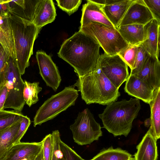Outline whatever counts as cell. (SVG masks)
I'll return each instance as SVG.
<instances>
[{
	"label": "cell",
	"mask_w": 160,
	"mask_h": 160,
	"mask_svg": "<svg viewBox=\"0 0 160 160\" xmlns=\"http://www.w3.org/2000/svg\"><path fill=\"white\" fill-rule=\"evenodd\" d=\"M100 47L93 38L79 30L63 42L58 54L74 68L78 76H81L95 69L100 56Z\"/></svg>",
	"instance_id": "6da1fadb"
},
{
	"label": "cell",
	"mask_w": 160,
	"mask_h": 160,
	"mask_svg": "<svg viewBox=\"0 0 160 160\" xmlns=\"http://www.w3.org/2000/svg\"><path fill=\"white\" fill-rule=\"evenodd\" d=\"M78 77L74 86L77 87L82 99L87 104L107 105L116 101L120 96L118 89L96 66L92 72Z\"/></svg>",
	"instance_id": "7a4b0ae2"
},
{
	"label": "cell",
	"mask_w": 160,
	"mask_h": 160,
	"mask_svg": "<svg viewBox=\"0 0 160 160\" xmlns=\"http://www.w3.org/2000/svg\"><path fill=\"white\" fill-rule=\"evenodd\" d=\"M141 108L139 99L131 98L128 100L124 99L112 102L98 116L103 128L114 137L122 135L127 137Z\"/></svg>",
	"instance_id": "3957f363"
},
{
	"label": "cell",
	"mask_w": 160,
	"mask_h": 160,
	"mask_svg": "<svg viewBox=\"0 0 160 160\" xmlns=\"http://www.w3.org/2000/svg\"><path fill=\"white\" fill-rule=\"evenodd\" d=\"M9 17L14 41V62L22 75L29 66L34 42L41 28L37 27L33 22L13 14L10 13Z\"/></svg>",
	"instance_id": "277c9868"
},
{
	"label": "cell",
	"mask_w": 160,
	"mask_h": 160,
	"mask_svg": "<svg viewBox=\"0 0 160 160\" xmlns=\"http://www.w3.org/2000/svg\"><path fill=\"white\" fill-rule=\"evenodd\" d=\"M78 91L74 86L65 87L61 91L45 101L37 111L33 119V126L41 125L52 120L62 112L75 105Z\"/></svg>",
	"instance_id": "5b68a950"
},
{
	"label": "cell",
	"mask_w": 160,
	"mask_h": 160,
	"mask_svg": "<svg viewBox=\"0 0 160 160\" xmlns=\"http://www.w3.org/2000/svg\"><path fill=\"white\" fill-rule=\"evenodd\" d=\"M79 30L93 38L109 55L118 54L129 45L114 27L92 22L80 27Z\"/></svg>",
	"instance_id": "8992f818"
},
{
	"label": "cell",
	"mask_w": 160,
	"mask_h": 160,
	"mask_svg": "<svg viewBox=\"0 0 160 160\" xmlns=\"http://www.w3.org/2000/svg\"><path fill=\"white\" fill-rule=\"evenodd\" d=\"M101 128L88 108L79 113L74 122L70 127L74 142L82 146L98 140L102 135Z\"/></svg>",
	"instance_id": "52a82bcc"
},
{
	"label": "cell",
	"mask_w": 160,
	"mask_h": 160,
	"mask_svg": "<svg viewBox=\"0 0 160 160\" xmlns=\"http://www.w3.org/2000/svg\"><path fill=\"white\" fill-rule=\"evenodd\" d=\"M5 78L8 94L4 109L10 108L21 112L25 104L23 96L24 82L11 57L9 59Z\"/></svg>",
	"instance_id": "ba28073f"
},
{
	"label": "cell",
	"mask_w": 160,
	"mask_h": 160,
	"mask_svg": "<svg viewBox=\"0 0 160 160\" xmlns=\"http://www.w3.org/2000/svg\"><path fill=\"white\" fill-rule=\"evenodd\" d=\"M96 66L117 88L129 76L128 66L118 54L110 56L100 55Z\"/></svg>",
	"instance_id": "9c48e42d"
},
{
	"label": "cell",
	"mask_w": 160,
	"mask_h": 160,
	"mask_svg": "<svg viewBox=\"0 0 160 160\" xmlns=\"http://www.w3.org/2000/svg\"><path fill=\"white\" fill-rule=\"evenodd\" d=\"M36 58L39 73L47 85L56 91L60 85L61 78L59 70L51 57L45 52L38 51Z\"/></svg>",
	"instance_id": "30bf717a"
},
{
	"label": "cell",
	"mask_w": 160,
	"mask_h": 160,
	"mask_svg": "<svg viewBox=\"0 0 160 160\" xmlns=\"http://www.w3.org/2000/svg\"><path fill=\"white\" fill-rule=\"evenodd\" d=\"M153 19L143 0H134L128 8L119 27L132 24L144 25Z\"/></svg>",
	"instance_id": "8fae6325"
},
{
	"label": "cell",
	"mask_w": 160,
	"mask_h": 160,
	"mask_svg": "<svg viewBox=\"0 0 160 160\" xmlns=\"http://www.w3.org/2000/svg\"><path fill=\"white\" fill-rule=\"evenodd\" d=\"M134 75L153 90L160 87V62L159 59L149 54L141 70Z\"/></svg>",
	"instance_id": "7c38bea8"
},
{
	"label": "cell",
	"mask_w": 160,
	"mask_h": 160,
	"mask_svg": "<svg viewBox=\"0 0 160 160\" xmlns=\"http://www.w3.org/2000/svg\"><path fill=\"white\" fill-rule=\"evenodd\" d=\"M160 23L153 19L144 26V40L142 42L151 56L159 58Z\"/></svg>",
	"instance_id": "4fadbf2b"
},
{
	"label": "cell",
	"mask_w": 160,
	"mask_h": 160,
	"mask_svg": "<svg viewBox=\"0 0 160 160\" xmlns=\"http://www.w3.org/2000/svg\"><path fill=\"white\" fill-rule=\"evenodd\" d=\"M124 90L129 95L148 104L151 100L154 90L134 75L131 74L126 81Z\"/></svg>",
	"instance_id": "5bb4252c"
},
{
	"label": "cell",
	"mask_w": 160,
	"mask_h": 160,
	"mask_svg": "<svg viewBox=\"0 0 160 160\" xmlns=\"http://www.w3.org/2000/svg\"><path fill=\"white\" fill-rule=\"evenodd\" d=\"M102 6L90 0H87V2L82 6L80 27H84L92 22L114 27L105 15L102 8Z\"/></svg>",
	"instance_id": "9a60e30c"
},
{
	"label": "cell",
	"mask_w": 160,
	"mask_h": 160,
	"mask_svg": "<svg viewBox=\"0 0 160 160\" xmlns=\"http://www.w3.org/2000/svg\"><path fill=\"white\" fill-rule=\"evenodd\" d=\"M57 15L54 3L52 0H39L35 11L33 23L42 28L52 22Z\"/></svg>",
	"instance_id": "2e32d148"
},
{
	"label": "cell",
	"mask_w": 160,
	"mask_h": 160,
	"mask_svg": "<svg viewBox=\"0 0 160 160\" xmlns=\"http://www.w3.org/2000/svg\"><path fill=\"white\" fill-rule=\"evenodd\" d=\"M42 141L39 142H21L13 145L3 160H20L38 154L42 148Z\"/></svg>",
	"instance_id": "e0dca14e"
},
{
	"label": "cell",
	"mask_w": 160,
	"mask_h": 160,
	"mask_svg": "<svg viewBox=\"0 0 160 160\" xmlns=\"http://www.w3.org/2000/svg\"><path fill=\"white\" fill-rule=\"evenodd\" d=\"M157 140L152 137L149 129L137 146L134 160H157L158 156Z\"/></svg>",
	"instance_id": "ac0fdd59"
},
{
	"label": "cell",
	"mask_w": 160,
	"mask_h": 160,
	"mask_svg": "<svg viewBox=\"0 0 160 160\" xmlns=\"http://www.w3.org/2000/svg\"><path fill=\"white\" fill-rule=\"evenodd\" d=\"M39 0H8L11 13L33 22L34 13Z\"/></svg>",
	"instance_id": "d6986e66"
},
{
	"label": "cell",
	"mask_w": 160,
	"mask_h": 160,
	"mask_svg": "<svg viewBox=\"0 0 160 160\" xmlns=\"http://www.w3.org/2000/svg\"><path fill=\"white\" fill-rule=\"evenodd\" d=\"M134 0H119L115 3L103 6V10L106 17L117 29L128 8Z\"/></svg>",
	"instance_id": "ffe728a7"
},
{
	"label": "cell",
	"mask_w": 160,
	"mask_h": 160,
	"mask_svg": "<svg viewBox=\"0 0 160 160\" xmlns=\"http://www.w3.org/2000/svg\"><path fill=\"white\" fill-rule=\"evenodd\" d=\"M148 104L151 109L149 129L151 135L157 141L160 138V87L154 90Z\"/></svg>",
	"instance_id": "44dd1931"
},
{
	"label": "cell",
	"mask_w": 160,
	"mask_h": 160,
	"mask_svg": "<svg viewBox=\"0 0 160 160\" xmlns=\"http://www.w3.org/2000/svg\"><path fill=\"white\" fill-rule=\"evenodd\" d=\"M144 26L129 24L120 26L117 29L128 45H137L143 41Z\"/></svg>",
	"instance_id": "7402d4cb"
},
{
	"label": "cell",
	"mask_w": 160,
	"mask_h": 160,
	"mask_svg": "<svg viewBox=\"0 0 160 160\" xmlns=\"http://www.w3.org/2000/svg\"><path fill=\"white\" fill-rule=\"evenodd\" d=\"M21 119L0 132V160H3L13 146L12 142L20 125Z\"/></svg>",
	"instance_id": "603a6c76"
},
{
	"label": "cell",
	"mask_w": 160,
	"mask_h": 160,
	"mask_svg": "<svg viewBox=\"0 0 160 160\" xmlns=\"http://www.w3.org/2000/svg\"><path fill=\"white\" fill-rule=\"evenodd\" d=\"M132 155L126 150L112 147L101 151L92 158L94 160H128Z\"/></svg>",
	"instance_id": "cb8c5ba5"
},
{
	"label": "cell",
	"mask_w": 160,
	"mask_h": 160,
	"mask_svg": "<svg viewBox=\"0 0 160 160\" xmlns=\"http://www.w3.org/2000/svg\"><path fill=\"white\" fill-rule=\"evenodd\" d=\"M24 82V100L25 104L30 107L39 101L38 94L42 90V88L39 86V82L31 83L26 80Z\"/></svg>",
	"instance_id": "d4e9b609"
},
{
	"label": "cell",
	"mask_w": 160,
	"mask_h": 160,
	"mask_svg": "<svg viewBox=\"0 0 160 160\" xmlns=\"http://www.w3.org/2000/svg\"><path fill=\"white\" fill-rule=\"evenodd\" d=\"M23 116L21 112L0 110V132L21 120Z\"/></svg>",
	"instance_id": "484cf974"
},
{
	"label": "cell",
	"mask_w": 160,
	"mask_h": 160,
	"mask_svg": "<svg viewBox=\"0 0 160 160\" xmlns=\"http://www.w3.org/2000/svg\"><path fill=\"white\" fill-rule=\"evenodd\" d=\"M140 44L129 45L118 54L131 70L133 67Z\"/></svg>",
	"instance_id": "4316f807"
},
{
	"label": "cell",
	"mask_w": 160,
	"mask_h": 160,
	"mask_svg": "<svg viewBox=\"0 0 160 160\" xmlns=\"http://www.w3.org/2000/svg\"><path fill=\"white\" fill-rule=\"evenodd\" d=\"M149 54L142 42L139 45L135 62L130 74L134 75L140 71Z\"/></svg>",
	"instance_id": "83f0119b"
},
{
	"label": "cell",
	"mask_w": 160,
	"mask_h": 160,
	"mask_svg": "<svg viewBox=\"0 0 160 160\" xmlns=\"http://www.w3.org/2000/svg\"><path fill=\"white\" fill-rule=\"evenodd\" d=\"M56 1L59 8L70 15L77 10L82 0H57Z\"/></svg>",
	"instance_id": "f1b7e54d"
},
{
	"label": "cell",
	"mask_w": 160,
	"mask_h": 160,
	"mask_svg": "<svg viewBox=\"0 0 160 160\" xmlns=\"http://www.w3.org/2000/svg\"><path fill=\"white\" fill-rule=\"evenodd\" d=\"M9 14L0 16V31L3 33L14 46L13 34L9 17Z\"/></svg>",
	"instance_id": "f546056e"
},
{
	"label": "cell",
	"mask_w": 160,
	"mask_h": 160,
	"mask_svg": "<svg viewBox=\"0 0 160 160\" xmlns=\"http://www.w3.org/2000/svg\"><path fill=\"white\" fill-rule=\"evenodd\" d=\"M52 136L53 150L52 160H60L63 156L59 144L61 139L60 132L58 130L53 131Z\"/></svg>",
	"instance_id": "4dcf8cb0"
},
{
	"label": "cell",
	"mask_w": 160,
	"mask_h": 160,
	"mask_svg": "<svg viewBox=\"0 0 160 160\" xmlns=\"http://www.w3.org/2000/svg\"><path fill=\"white\" fill-rule=\"evenodd\" d=\"M31 123L29 118L24 115L20 122L19 128L13 138L12 143L13 145L20 142V140L24 135Z\"/></svg>",
	"instance_id": "1f68e13d"
},
{
	"label": "cell",
	"mask_w": 160,
	"mask_h": 160,
	"mask_svg": "<svg viewBox=\"0 0 160 160\" xmlns=\"http://www.w3.org/2000/svg\"><path fill=\"white\" fill-rule=\"evenodd\" d=\"M42 141L43 160H52L53 150L52 134L46 135Z\"/></svg>",
	"instance_id": "d6a6232c"
},
{
	"label": "cell",
	"mask_w": 160,
	"mask_h": 160,
	"mask_svg": "<svg viewBox=\"0 0 160 160\" xmlns=\"http://www.w3.org/2000/svg\"><path fill=\"white\" fill-rule=\"evenodd\" d=\"M10 57L3 48L0 49V86L4 81L6 72Z\"/></svg>",
	"instance_id": "836d02e7"
},
{
	"label": "cell",
	"mask_w": 160,
	"mask_h": 160,
	"mask_svg": "<svg viewBox=\"0 0 160 160\" xmlns=\"http://www.w3.org/2000/svg\"><path fill=\"white\" fill-rule=\"evenodd\" d=\"M59 144L65 160H85L61 139L60 140Z\"/></svg>",
	"instance_id": "e575fe53"
},
{
	"label": "cell",
	"mask_w": 160,
	"mask_h": 160,
	"mask_svg": "<svg viewBox=\"0 0 160 160\" xmlns=\"http://www.w3.org/2000/svg\"><path fill=\"white\" fill-rule=\"evenodd\" d=\"M154 18L160 23V0H143Z\"/></svg>",
	"instance_id": "d590c367"
},
{
	"label": "cell",
	"mask_w": 160,
	"mask_h": 160,
	"mask_svg": "<svg viewBox=\"0 0 160 160\" xmlns=\"http://www.w3.org/2000/svg\"><path fill=\"white\" fill-rule=\"evenodd\" d=\"M8 94V89L4 81L0 86V110H3L4 106Z\"/></svg>",
	"instance_id": "8d00e7d4"
},
{
	"label": "cell",
	"mask_w": 160,
	"mask_h": 160,
	"mask_svg": "<svg viewBox=\"0 0 160 160\" xmlns=\"http://www.w3.org/2000/svg\"><path fill=\"white\" fill-rule=\"evenodd\" d=\"M10 13L7 0H0V16L8 15Z\"/></svg>",
	"instance_id": "74e56055"
},
{
	"label": "cell",
	"mask_w": 160,
	"mask_h": 160,
	"mask_svg": "<svg viewBox=\"0 0 160 160\" xmlns=\"http://www.w3.org/2000/svg\"><path fill=\"white\" fill-rule=\"evenodd\" d=\"M90 1L97 4H98L104 6L105 4V0H90Z\"/></svg>",
	"instance_id": "f35d334b"
},
{
	"label": "cell",
	"mask_w": 160,
	"mask_h": 160,
	"mask_svg": "<svg viewBox=\"0 0 160 160\" xmlns=\"http://www.w3.org/2000/svg\"><path fill=\"white\" fill-rule=\"evenodd\" d=\"M34 160H43L42 148L41 151L38 154Z\"/></svg>",
	"instance_id": "ab89813d"
},
{
	"label": "cell",
	"mask_w": 160,
	"mask_h": 160,
	"mask_svg": "<svg viewBox=\"0 0 160 160\" xmlns=\"http://www.w3.org/2000/svg\"><path fill=\"white\" fill-rule=\"evenodd\" d=\"M151 124V119L150 117L146 119L144 122V125L146 127H148Z\"/></svg>",
	"instance_id": "60d3db41"
},
{
	"label": "cell",
	"mask_w": 160,
	"mask_h": 160,
	"mask_svg": "<svg viewBox=\"0 0 160 160\" xmlns=\"http://www.w3.org/2000/svg\"><path fill=\"white\" fill-rule=\"evenodd\" d=\"M38 154L27 157L20 160H34Z\"/></svg>",
	"instance_id": "b9f144b4"
},
{
	"label": "cell",
	"mask_w": 160,
	"mask_h": 160,
	"mask_svg": "<svg viewBox=\"0 0 160 160\" xmlns=\"http://www.w3.org/2000/svg\"><path fill=\"white\" fill-rule=\"evenodd\" d=\"M60 160H65L63 156L61 158Z\"/></svg>",
	"instance_id": "7bdbcfd3"
},
{
	"label": "cell",
	"mask_w": 160,
	"mask_h": 160,
	"mask_svg": "<svg viewBox=\"0 0 160 160\" xmlns=\"http://www.w3.org/2000/svg\"><path fill=\"white\" fill-rule=\"evenodd\" d=\"M128 160H134L133 158H131L130 159H129Z\"/></svg>",
	"instance_id": "ee69618b"
},
{
	"label": "cell",
	"mask_w": 160,
	"mask_h": 160,
	"mask_svg": "<svg viewBox=\"0 0 160 160\" xmlns=\"http://www.w3.org/2000/svg\"><path fill=\"white\" fill-rule=\"evenodd\" d=\"M2 47V45H1V44H0V49L1 48V47Z\"/></svg>",
	"instance_id": "f6af8a7d"
},
{
	"label": "cell",
	"mask_w": 160,
	"mask_h": 160,
	"mask_svg": "<svg viewBox=\"0 0 160 160\" xmlns=\"http://www.w3.org/2000/svg\"><path fill=\"white\" fill-rule=\"evenodd\" d=\"M94 160L92 158L90 160Z\"/></svg>",
	"instance_id": "bcb514c9"
}]
</instances>
